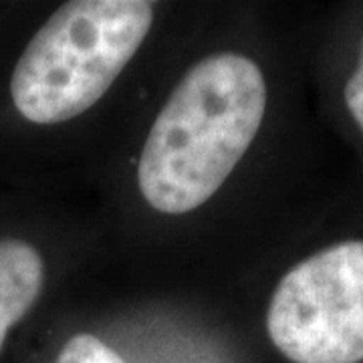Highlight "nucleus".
<instances>
[{
    "label": "nucleus",
    "instance_id": "1",
    "mask_svg": "<svg viewBox=\"0 0 363 363\" xmlns=\"http://www.w3.org/2000/svg\"><path fill=\"white\" fill-rule=\"evenodd\" d=\"M267 111L260 67L238 52L198 61L172 91L143 143L138 186L150 206L186 214L220 190Z\"/></svg>",
    "mask_w": 363,
    "mask_h": 363
},
{
    "label": "nucleus",
    "instance_id": "2",
    "mask_svg": "<svg viewBox=\"0 0 363 363\" xmlns=\"http://www.w3.org/2000/svg\"><path fill=\"white\" fill-rule=\"evenodd\" d=\"M154 2H65L30 37L14 61L9 97L35 125L75 119L97 104L142 47Z\"/></svg>",
    "mask_w": 363,
    "mask_h": 363
},
{
    "label": "nucleus",
    "instance_id": "3",
    "mask_svg": "<svg viewBox=\"0 0 363 363\" xmlns=\"http://www.w3.org/2000/svg\"><path fill=\"white\" fill-rule=\"evenodd\" d=\"M272 345L293 363L363 362V240L297 262L267 309Z\"/></svg>",
    "mask_w": 363,
    "mask_h": 363
},
{
    "label": "nucleus",
    "instance_id": "4",
    "mask_svg": "<svg viewBox=\"0 0 363 363\" xmlns=\"http://www.w3.org/2000/svg\"><path fill=\"white\" fill-rule=\"evenodd\" d=\"M45 279L39 248L18 234H0V353L11 331L39 303Z\"/></svg>",
    "mask_w": 363,
    "mask_h": 363
},
{
    "label": "nucleus",
    "instance_id": "5",
    "mask_svg": "<svg viewBox=\"0 0 363 363\" xmlns=\"http://www.w3.org/2000/svg\"><path fill=\"white\" fill-rule=\"evenodd\" d=\"M52 363H125L123 357L111 350L105 341L91 335L77 333L67 341Z\"/></svg>",
    "mask_w": 363,
    "mask_h": 363
},
{
    "label": "nucleus",
    "instance_id": "6",
    "mask_svg": "<svg viewBox=\"0 0 363 363\" xmlns=\"http://www.w3.org/2000/svg\"><path fill=\"white\" fill-rule=\"evenodd\" d=\"M343 97H345L347 111H350L351 117L355 119V123L359 125V130L363 131V40L362 49H359L357 65H355L351 77L347 79V83H345Z\"/></svg>",
    "mask_w": 363,
    "mask_h": 363
}]
</instances>
